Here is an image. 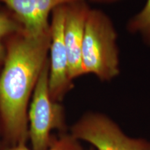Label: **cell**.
I'll list each match as a JSON object with an SVG mask.
<instances>
[{
  "label": "cell",
  "mask_w": 150,
  "mask_h": 150,
  "mask_svg": "<svg viewBox=\"0 0 150 150\" xmlns=\"http://www.w3.org/2000/svg\"><path fill=\"white\" fill-rule=\"evenodd\" d=\"M51 29L40 35L20 31L6 40V57L0 72L1 135L7 147L29 140L30 99L48 59Z\"/></svg>",
  "instance_id": "1"
},
{
  "label": "cell",
  "mask_w": 150,
  "mask_h": 150,
  "mask_svg": "<svg viewBox=\"0 0 150 150\" xmlns=\"http://www.w3.org/2000/svg\"><path fill=\"white\" fill-rule=\"evenodd\" d=\"M117 34L109 17L98 9H90L86 19L81 61L84 75L93 74L109 81L120 74Z\"/></svg>",
  "instance_id": "2"
},
{
  "label": "cell",
  "mask_w": 150,
  "mask_h": 150,
  "mask_svg": "<svg viewBox=\"0 0 150 150\" xmlns=\"http://www.w3.org/2000/svg\"><path fill=\"white\" fill-rule=\"evenodd\" d=\"M48 77L49 59L41 71L28 110L29 139L35 150L50 148L56 139L52 131H64L66 127L64 108L50 95Z\"/></svg>",
  "instance_id": "3"
},
{
  "label": "cell",
  "mask_w": 150,
  "mask_h": 150,
  "mask_svg": "<svg viewBox=\"0 0 150 150\" xmlns=\"http://www.w3.org/2000/svg\"><path fill=\"white\" fill-rule=\"evenodd\" d=\"M70 134L97 150H150V141L127 136L117 123L101 112H86L72 125Z\"/></svg>",
  "instance_id": "4"
},
{
  "label": "cell",
  "mask_w": 150,
  "mask_h": 150,
  "mask_svg": "<svg viewBox=\"0 0 150 150\" xmlns=\"http://www.w3.org/2000/svg\"><path fill=\"white\" fill-rule=\"evenodd\" d=\"M51 17V42L48 57L49 92L52 100L61 102L74 87L69 74L68 57L63 35L65 5L54 9Z\"/></svg>",
  "instance_id": "5"
},
{
  "label": "cell",
  "mask_w": 150,
  "mask_h": 150,
  "mask_svg": "<svg viewBox=\"0 0 150 150\" xmlns=\"http://www.w3.org/2000/svg\"><path fill=\"white\" fill-rule=\"evenodd\" d=\"M90 6L86 0L65 5L64 42L69 63V74L72 81L84 75L81 53L86 19Z\"/></svg>",
  "instance_id": "6"
},
{
  "label": "cell",
  "mask_w": 150,
  "mask_h": 150,
  "mask_svg": "<svg viewBox=\"0 0 150 150\" xmlns=\"http://www.w3.org/2000/svg\"><path fill=\"white\" fill-rule=\"evenodd\" d=\"M81 0H0L21 23L24 32L40 35L50 30V16L60 6Z\"/></svg>",
  "instance_id": "7"
},
{
  "label": "cell",
  "mask_w": 150,
  "mask_h": 150,
  "mask_svg": "<svg viewBox=\"0 0 150 150\" xmlns=\"http://www.w3.org/2000/svg\"><path fill=\"white\" fill-rule=\"evenodd\" d=\"M24 31L16 17L5 6L0 4V72L6 57V40L14 33Z\"/></svg>",
  "instance_id": "8"
},
{
  "label": "cell",
  "mask_w": 150,
  "mask_h": 150,
  "mask_svg": "<svg viewBox=\"0 0 150 150\" xmlns=\"http://www.w3.org/2000/svg\"><path fill=\"white\" fill-rule=\"evenodd\" d=\"M127 30L139 34L145 44L150 46V0H147L142 10L129 20Z\"/></svg>",
  "instance_id": "9"
},
{
  "label": "cell",
  "mask_w": 150,
  "mask_h": 150,
  "mask_svg": "<svg viewBox=\"0 0 150 150\" xmlns=\"http://www.w3.org/2000/svg\"><path fill=\"white\" fill-rule=\"evenodd\" d=\"M4 150H35L30 149L27 143H20L18 145L7 147ZM45 150H83L79 140L74 138L70 134H63L61 137L56 138L50 148Z\"/></svg>",
  "instance_id": "10"
},
{
  "label": "cell",
  "mask_w": 150,
  "mask_h": 150,
  "mask_svg": "<svg viewBox=\"0 0 150 150\" xmlns=\"http://www.w3.org/2000/svg\"><path fill=\"white\" fill-rule=\"evenodd\" d=\"M90 1H92V2L98 4H110L120 1V0H90Z\"/></svg>",
  "instance_id": "11"
},
{
  "label": "cell",
  "mask_w": 150,
  "mask_h": 150,
  "mask_svg": "<svg viewBox=\"0 0 150 150\" xmlns=\"http://www.w3.org/2000/svg\"><path fill=\"white\" fill-rule=\"evenodd\" d=\"M1 134V125H0V135Z\"/></svg>",
  "instance_id": "12"
},
{
  "label": "cell",
  "mask_w": 150,
  "mask_h": 150,
  "mask_svg": "<svg viewBox=\"0 0 150 150\" xmlns=\"http://www.w3.org/2000/svg\"><path fill=\"white\" fill-rule=\"evenodd\" d=\"M89 150H95V149H89Z\"/></svg>",
  "instance_id": "13"
}]
</instances>
